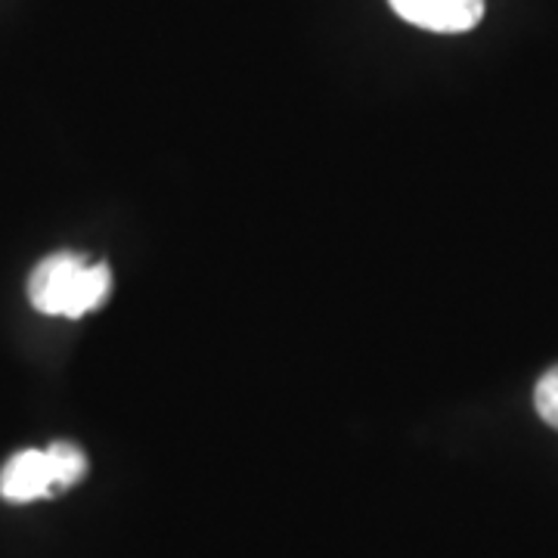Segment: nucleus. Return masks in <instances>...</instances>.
I'll use <instances>...</instances> for the list:
<instances>
[{"instance_id":"1","label":"nucleus","mask_w":558,"mask_h":558,"mask_svg":"<svg viewBox=\"0 0 558 558\" xmlns=\"http://www.w3.org/2000/svg\"><path fill=\"white\" fill-rule=\"evenodd\" d=\"M112 277L106 264H87L78 255H50L28 279V299L50 317H84L109 299Z\"/></svg>"},{"instance_id":"2","label":"nucleus","mask_w":558,"mask_h":558,"mask_svg":"<svg viewBox=\"0 0 558 558\" xmlns=\"http://www.w3.org/2000/svg\"><path fill=\"white\" fill-rule=\"evenodd\" d=\"M391 7L400 20L438 35L469 32L484 16V0H391Z\"/></svg>"},{"instance_id":"3","label":"nucleus","mask_w":558,"mask_h":558,"mask_svg":"<svg viewBox=\"0 0 558 558\" xmlns=\"http://www.w3.org/2000/svg\"><path fill=\"white\" fill-rule=\"evenodd\" d=\"M53 487L57 481L50 472L47 450H22L0 472V497L10 502H32L53 494Z\"/></svg>"},{"instance_id":"4","label":"nucleus","mask_w":558,"mask_h":558,"mask_svg":"<svg viewBox=\"0 0 558 558\" xmlns=\"http://www.w3.org/2000/svg\"><path fill=\"white\" fill-rule=\"evenodd\" d=\"M47 459H50V472H53V481H57V487H72V484H78L84 478V472H87V459L81 453L75 444H50L47 447Z\"/></svg>"},{"instance_id":"5","label":"nucleus","mask_w":558,"mask_h":558,"mask_svg":"<svg viewBox=\"0 0 558 558\" xmlns=\"http://www.w3.org/2000/svg\"><path fill=\"white\" fill-rule=\"evenodd\" d=\"M534 403H537L539 418L549 422L553 428H558V366H553V369L537 381Z\"/></svg>"}]
</instances>
